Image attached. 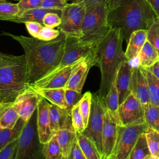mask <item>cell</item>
Listing matches in <instances>:
<instances>
[{
    "label": "cell",
    "mask_w": 159,
    "mask_h": 159,
    "mask_svg": "<svg viewBox=\"0 0 159 159\" xmlns=\"http://www.w3.org/2000/svg\"><path fill=\"white\" fill-rule=\"evenodd\" d=\"M2 34L18 42L24 49L30 84L49 74L60 65L66 38L61 32L57 39L50 41L9 32H2Z\"/></svg>",
    "instance_id": "obj_1"
},
{
    "label": "cell",
    "mask_w": 159,
    "mask_h": 159,
    "mask_svg": "<svg viewBox=\"0 0 159 159\" xmlns=\"http://www.w3.org/2000/svg\"><path fill=\"white\" fill-rule=\"evenodd\" d=\"M71 117L72 125L76 132L82 133L85 129V126L83 118L80 111L78 104L74 106L71 109Z\"/></svg>",
    "instance_id": "obj_37"
},
{
    "label": "cell",
    "mask_w": 159,
    "mask_h": 159,
    "mask_svg": "<svg viewBox=\"0 0 159 159\" xmlns=\"http://www.w3.org/2000/svg\"><path fill=\"white\" fill-rule=\"evenodd\" d=\"M59 143L62 155L66 158L68 156L72 145L76 139V132L74 129H63L55 135Z\"/></svg>",
    "instance_id": "obj_23"
},
{
    "label": "cell",
    "mask_w": 159,
    "mask_h": 159,
    "mask_svg": "<svg viewBox=\"0 0 159 159\" xmlns=\"http://www.w3.org/2000/svg\"><path fill=\"white\" fill-rule=\"evenodd\" d=\"M19 15L17 4L7 2H0V20H8Z\"/></svg>",
    "instance_id": "obj_36"
},
{
    "label": "cell",
    "mask_w": 159,
    "mask_h": 159,
    "mask_svg": "<svg viewBox=\"0 0 159 159\" xmlns=\"http://www.w3.org/2000/svg\"><path fill=\"white\" fill-rule=\"evenodd\" d=\"M48 12H54L59 14H61V10L49 9L43 7H38L24 12L20 16L9 19L7 21H11L16 23H25L27 22H37L43 25V19Z\"/></svg>",
    "instance_id": "obj_21"
},
{
    "label": "cell",
    "mask_w": 159,
    "mask_h": 159,
    "mask_svg": "<svg viewBox=\"0 0 159 159\" xmlns=\"http://www.w3.org/2000/svg\"><path fill=\"white\" fill-rule=\"evenodd\" d=\"M107 159H112V158H111V157H109V158H107Z\"/></svg>",
    "instance_id": "obj_53"
},
{
    "label": "cell",
    "mask_w": 159,
    "mask_h": 159,
    "mask_svg": "<svg viewBox=\"0 0 159 159\" xmlns=\"http://www.w3.org/2000/svg\"><path fill=\"white\" fill-rule=\"evenodd\" d=\"M42 98L37 91L30 86L16 98L14 101V106L19 117L25 122H27L36 111Z\"/></svg>",
    "instance_id": "obj_12"
},
{
    "label": "cell",
    "mask_w": 159,
    "mask_h": 159,
    "mask_svg": "<svg viewBox=\"0 0 159 159\" xmlns=\"http://www.w3.org/2000/svg\"><path fill=\"white\" fill-rule=\"evenodd\" d=\"M145 134L150 153L159 157V132L150 127H147Z\"/></svg>",
    "instance_id": "obj_33"
},
{
    "label": "cell",
    "mask_w": 159,
    "mask_h": 159,
    "mask_svg": "<svg viewBox=\"0 0 159 159\" xmlns=\"http://www.w3.org/2000/svg\"><path fill=\"white\" fill-rule=\"evenodd\" d=\"M65 1L67 2V1H70V0H65Z\"/></svg>",
    "instance_id": "obj_54"
},
{
    "label": "cell",
    "mask_w": 159,
    "mask_h": 159,
    "mask_svg": "<svg viewBox=\"0 0 159 159\" xmlns=\"http://www.w3.org/2000/svg\"><path fill=\"white\" fill-rule=\"evenodd\" d=\"M156 16L159 19V0H145Z\"/></svg>",
    "instance_id": "obj_47"
},
{
    "label": "cell",
    "mask_w": 159,
    "mask_h": 159,
    "mask_svg": "<svg viewBox=\"0 0 159 159\" xmlns=\"http://www.w3.org/2000/svg\"><path fill=\"white\" fill-rule=\"evenodd\" d=\"M104 102L106 110L119 122V95L117 88L115 85V81L112 84L110 89L105 98Z\"/></svg>",
    "instance_id": "obj_29"
},
{
    "label": "cell",
    "mask_w": 159,
    "mask_h": 159,
    "mask_svg": "<svg viewBox=\"0 0 159 159\" xmlns=\"http://www.w3.org/2000/svg\"><path fill=\"white\" fill-rule=\"evenodd\" d=\"M144 120L148 127L159 132V106L148 104L143 106Z\"/></svg>",
    "instance_id": "obj_31"
},
{
    "label": "cell",
    "mask_w": 159,
    "mask_h": 159,
    "mask_svg": "<svg viewBox=\"0 0 159 159\" xmlns=\"http://www.w3.org/2000/svg\"><path fill=\"white\" fill-rule=\"evenodd\" d=\"M37 129V110L25 124L17 140L14 159H45Z\"/></svg>",
    "instance_id": "obj_6"
},
{
    "label": "cell",
    "mask_w": 159,
    "mask_h": 159,
    "mask_svg": "<svg viewBox=\"0 0 159 159\" xmlns=\"http://www.w3.org/2000/svg\"><path fill=\"white\" fill-rule=\"evenodd\" d=\"M145 69L148 70L154 76H155L158 79H159V59L152 66Z\"/></svg>",
    "instance_id": "obj_48"
},
{
    "label": "cell",
    "mask_w": 159,
    "mask_h": 159,
    "mask_svg": "<svg viewBox=\"0 0 159 159\" xmlns=\"http://www.w3.org/2000/svg\"><path fill=\"white\" fill-rule=\"evenodd\" d=\"M130 89V93L140 101L143 106L150 104L146 80L139 65L132 66Z\"/></svg>",
    "instance_id": "obj_19"
},
{
    "label": "cell",
    "mask_w": 159,
    "mask_h": 159,
    "mask_svg": "<svg viewBox=\"0 0 159 159\" xmlns=\"http://www.w3.org/2000/svg\"><path fill=\"white\" fill-rule=\"evenodd\" d=\"M20 118L14 102H0V128H12Z\"/></svg>",
    "instance_id": "obj_22"
},
{
    "label": "cell",
    "mask_w": 159,
    "mask_h": 159,
    "mask_svg": "<svg viewBox=\"0 0 159 159\" xmlns=\"http://www.w3.org/2000/svg\"><path fill=\"white\" fill-rule=\"evenodd\" d=\"M6 55V53H2V52H0V59H1L2 57H4Z\"/></svg>",
    "instance_id": "obj_51"
},
{
    "label": "cell",
    "mask_w": 159,
    "mask_h": 159,
    "mask_svg": "<svg viewBox=\"0 0 159 159\" xmlns=\"http://www.w3.org/2000/svg\"><path fill=\"white\" fill-rule=\"evenodd\" d=\"M146 40L147 30H137L132 33L125 52V56L127 61H130L138 57L139 53Z\"/></svg>",
    "instance_id": "obj_20"
},
{
    "label": "cell",
    "mask_w": 159,
    "mask_h": 159,
    "mask_svg": "<svg viewBox=\"0 0 159 159\" xmlns=\"http://www.w3.org/2000/svg\"><path fill=\"white\" fill-rule=\"evenodd\" d=\"M120 0H109L108 1V11L112 10L117 7Z\"/></svg>",
    "instance_id": "obj_49"
},
{
    "label": "cell",
    "mask_w": 159,
    "mask_h": 159,
    "mask_svg": "<svg viewBox=\"0 0 159 159\" xmlns=\"http://www.w3.org/2000/svg\"><path fill=\"white\" fill-rule=\"evenodd\" d=\"M43 98L61 108H66L65 93V88H52V89H35Z\"/></svg>",
    "instance_id": "obj_27"
},
{
    "label": "cell",
    "mask_w": 159,
    "mask_h": 159,
    "mask_svg": "<svg viewBox=\"0 0 159 159\" xmlns=\"http://www.w3.org/2000/svg\"><path fill=\"white\" fill-rule=\"evenodd\" d=\"M119 124L126 125L144 119L143 106L140 101L132 93L119 104Z\"/></svg>",
    "instance_id": "obj_13"
},
{
    "label": "cell",
    "mask_w": 159,
    "mask_h": 159,
    "mask_svg": "<svg viewBox=\"0 0 159 159\" xmlns=\"http://www.w3.org/2000/svg\"><path fill=\"white\" fill-rule=\"evenodd\" d=\"M108 6L101 2L86 8L83 19L80 40L98 47L111 30L107 20Z\"/></svg>",
    "instance_id": "obj_5"
},
{
    "label": "cell",
    "mask_w": 159,
    "mask_h": 159,
    "mask_svg": "<svg viewBox=\"0 0 159 159\" xmlns=\"http://www.w3.org/2000/svg\"><path fill=\"white\" fill-rule=\"evenodd\" d=\"M106 106L104 99L98 93L92 94V102L87 126L82 134L96 145L101 157L102 155V132L104 122Z\"/></svg>",
    "instance_id": "obj_8"
},
{
    "label": "cell",
    "mask_w": 159,
    "mask_h": 159,
    "mask_svg": "<svg viewBox=\"0 0 159 159\" xmlns=\"http://www.w3.org/2000/svg\"><path fill=\"white\" fill-rule=\"evenodd\" d=\"M86 57H98V47L83 42L78 37H66L61 62L55 70L72 65Z\"/></svg>",
    "instance_id": "obj_10"
},
{
    "label": "cell",
    "mask_w": 159,
    "mask_h": 159,
    "mask_svg": "<svg viewBox=\"0 0 159 159\" xmlns=\"http://www.w3.org/2000/svg\"><path fill=\"white\" fill-rule=\"evenodd\" d=\"M60 23V16L57 13L48 12L43 19V25L45 27L53 28L59 26Z\"/></svg>",
    "instance_id": "obj_41"
},
{
    "label": "cell",
    "mask_w": 159,
    "mask_h": 159,
    "mask_svg": "<svg viewBox=\"0 0 159 159\" xmlns=\"http://www.w3.org/2000/svg\"><path fill=\"white\" fill-rule=\"evenodd\" d=\"M150 154L144 132L138 137L127 159H144Z\"/></svg>",
    "instance_id": "obj_30"
},
{
    "label": "cell",
    "mask_w": 159,
    "mask_h": 159,
    "mask_svg": "<svg viewBox=\"0 0 159 159\" xmlns=\"http://www.w3.org/2000/svg\"><path fill=\"white\" fill-rule=\"evenodd\" d=\"M66 159H86L78 145L77 139H76L73 142L70 153Z\"/></svg>",
    "instance_id": "obj_45"
},
{
    "label": "cell",
    "mask_w": 159,
    "mask_h": 159,
    "mask_svg": "<svg viewBox=\"0 0 159 159\" xmlns=\"http://www.w3.org/2000/svg\"><path fill=\"white\" fill-rule=\"evenodd\" d=\"M119 125V122L106 109L102 132V159H107L112 153L117 140Z\"/></svg>",
    "instance_id": "obj_14"
},
{
    "label": "cell",
    "mask_w": 159,
    "mask_h": 159,
    "mask_svg": "<svg viewBox=\"0 0 159 159\" xmlns=\"http://www.w3.org/2000/svg\"><path fill=\"white\" fill-rule=\"evenodd\" d=\"M60 159H66V158L65 157H63V156H62V157L60 158Z\"/></svg>",
    "instance_id": "obj_52"
},
{
    "label": "cell",
    "mask_w": 159,
    "mask_h": 159,
    "mask_svg": "<svg viewBox=\"0 0 159 159\" xmlns=\"http://www.w3.org/2000/svg\"><path fill=\"white\" fill-rule=\"evenodd\" d=\"M108 1L109 0H73L72 2H75V3L81 2L86 7V8H88L95 4L101 3V2H106L108 4Z\"/></svg>",
    "instance_id": "obj_46"
},
{
    "label": "cell",
    "mask_w": 159,
    "mask_h": 159,
    "mask_svg": "<svg viewBox=\"0 0 159 159\" xmlns=\"http://www.w3.org/2000/svg\"><path fill=\"white\" fill-rule=\"evenodd\" d=\"M78 145L86 159H102V157L94 143L82 133L76 132Z\"/></svg>",
    "instance_id": "obj_28"
},
{
    "label": "cell",
    "mask_w": 159,
    "mask_h": 159,
    "mask_svg": "<svg viewBox=\"0 0 159 159\" xmlns=\"http://www.w3.org/2000/svg\"><path fill=\"white\" fill-rule=\"evenodd\" d=\"M0 1H5V0H0Z\"/></svg>",
    "instance_id": "obj_55"
},
{
    "label": "cell",
    "mask_w": 159,
    "mask_h": 159,
    "mask_svg": "<svg viewBox=\"0 0 159 159\" xmlns=\"http://www.w3.org/2000/svg\"><path fill=\"white\" fill-rule=\"evenodd\" d=\"M155 17L156 15L145 0H120L117 7L108 11L107 14L111 29H120L127 44L132 32L147 30Z\"/></svg>",
    "instance_id": "obj_2"
},
{
    "label": "cell",
    "mask_w": 159,
    "mask_h": 159,
    "mask_svg": "<svg viewBox=\"0 0 159 159\" xmlns=\"http://www.w3.org/2000/svg\"><path fill=\"white\" fill-rule=\"evenodd\" d=\"M67 4L65 0H43L41 4V7L49 9L62 10Z\"/></svg>",
    "instance_id": "obj_43"
},
{
    "label": "cell",
    "mask_w": 159,
    "mask_h": 159,
    "mask_svg": "<svg viewBox=\"0 0 159 159\" xmlns=\"http://www.w3.org/2000/svg\"><path fill=\"white\" fill-rule=\"evenodd\" d=\"M26 122L19 118L12 128H0V150L11 142L17 140Z\"/></svg>",
    "instance_id": "obj_24"
},
{
    "label": "cell",
    "mask_w": 159,
    "mask_h": 159,
    "mask_svg": "<svg viewBox=\"0 0 159 159\" xmlns=\"http://www.w3.org/2000/svg\"><path fill=\"white\" fill-rule=\"evenodd\" d=\"M86 7L81 2H71L61 10L60 31L66 37L80 38Z\"/></svg>",
    "instance_id": "obj_9"
},
{
    "label": "cell",
    "mask_w": 159,
    "mask_h": 159,
    "mask_svg": "<svg viewBox=\"0 0 159 159\" xmlns=\"http://www.w3.org/2000/svg\"><path fill=\"white\" fill-rule=\"evenodd\" d=\"M49 116L51 130L53 135L63 129H73L71 114L66 108L50 104Z\"/></svg>",
    "instance_id": "obj_17"
},
{
    "label": "cell",
    "mask_w": 159,
    "mask_h": 159,
    "mask_svg": "<svg viewBox=\"0 0 159 159\" xmlns=\"http://www.w3.org/2000/svg\"><path fill=\"white\" fill-rule=\"evenodd\" d=\"M137 58H139V65L147 68L152 66L159 59V55L153 45L147 40Z\"/></svg>",
    "instance_id": "obj_26"
},
{
    "label": "cell",
    "mask_w": 159,
    "mask_h": 159,
    "mask_svg": "<svg viewBox=\"0 0 159 159\" xmlns=\"http://www.w3.org/2000/svg\"><path fill=\"white\" fill-rule=\"evenodd\" d=\"M144 119L126 125H119L116 145L111 158L127 159L139 135L147 128Z\"/></svg>",
    "instance_id": "obj_7"
},
{
    "label": "cell",
    "mask_w": 159,
    "mask_h": 159,
    "mask_svg": "<svg viewBox=\"0 0 159 159\" xmlns=\"http://www.w3.org/2000/svg\"><path fill=\"white\" fill-rule=\"evenodd\" d=\"M42 152L45 159H60L63 156L55 135L47 143L43 144Z\"/></svg>",
    "instance_id": "obj_32"
},
{
    "label": "cell",
    "mask_w": 159,
    "mask_h": 159,
    "mask_svg": "<svg viewBox=\"0 0 159 159\" xmlns=\"http://www.w3.org/2000/svg\"><path fill=\"white\" fill-rule=\"evenodd\" d=\"M139 67L146 80L150 103L159 106V79L148 70Z\"/></svg>",
    "instance_id": "obj_25"
},
{
    "label": "cell",
    "mask_w": 159,
    "mask_h": 159,
    "mask_svg": "<svg viewBox=\"0 0 159 159\" xmlns=\"http://www.w3.org/2000/svg\"><path fill=\"white\" fill-rule=\"evenodd\" d=\"M50 103L43 98L40 100L37 107V129L40 142L43 144L53 136L50 128L49 116Z\"/></svg>",
    "instance_id": "obj_16"
},
{
    "label": "cell",
    "mask_w": 159,
    "mask_h": 159,
    "mask_svg": "<svg viewBox=\"0 0 159 159\" xmlns=\"http://www.w3.org/2000/svg\"><path fill=\"white\" fill-rule=\"evenodd\" d=\"M147 40L153 45L159 55V19H154L147 30Z\"/></svg>",
    "instance_id": "obj_34"
},
{
    "label": "cell",
    "mask_w": 159,
    "mask_h": 159,
    "mask_svg": "<svg viewBox=\"0 0 159 159\" xmlns=\"http://www.w3.org/2000/svg\"><path fill=\"white\" fill-rule=\"evenodd\" d=\"M144 159H159V157L150 154V155L147 156Z\"/></svg>",
    "instance_id": "obj_50"
},
{
    "label": "cell",
    "mask_w": 159,
    "mask_h": 159,
    "mask_svg": "<svg viewBox=\"0 0 159 159\" xmlns=\"http://www.w3.org/2000/svg\"><path fill=\"white\" fill-rule=\"evenodd\" d=\"M43 0H19L17 4L19 8V15L20 16L24 12L41 7Z\"/></svg>",
    "instance_id": "obj_39"
},
{
    "label": "cell",
    "mask_w": 159,
    "mask_h": 159,
    "mask_svg": "<svg viewBox=\"0 0 159 159\" xmlns=\"http://www.w3.org/2000/svg\"><path fill=\"white\" fill-rule=\"evenodd\" d=\"M132 66L125 60L120 66L116 79L115 85L117 88L119 104H121L131 93L130 89Z\"/></svg>",
    "instance_id": "obj_18"
},
{
    "label": "cell",
    "mask_w": 159,
    "mask_h": 159,
    "mask_svg": "<svg viewBox=\"0 0 159 159\" xmlns=\"http://www.w3.org/2000/svg\"><path fill=\"white\" fill-rule=\"evenodd\" d=\"M17 140H14L0 150V159H14Z\"/></svg>",
    "instance_id": "obj_42"
},
{
    "label": "cell",
    "mask_w": 159,
    "mask_h": 159,
    "mask_svg": "<svg viewBox=\"0 0 159 159\" xmlns=\"http://www.w3.org/2000/svg\"><path fill=\"white\" fill-rule=\"evenodd\" d=\"M91 102H92V93L89 91L86 92L84 94H83L81 99L78 102L80 111L83 118L85 128L87 126L89 114H90Z\"/></svg>",
    "instance_id": "obj_35"
},
{
    "label": "cell",
    "mask_w": 159,
    "mask_h": 159,
    "mask_svg": "<svg viewBox=\"0 0 159 159\" xmlns=\"http://www.w3.org/2000/svg\"><path fill=\"white\" fill-rule=\"evenodd\" d=\"M98 61V57L84 58L73 71L65 88L73 89L79 93H81L90 68L93 66H97Z\"/></svg>",
    "instance_id": "obj_15"
},
{
    "label": "cell",
    "mask_w": 159,
    "mask_h": 159,
    "mask_svg": "<svg viewBox=\"0 0 159 159\" xmlns=\"http://www.w3.org/2000/svg\"><path fill=\"white\" fill-rule=\"evenodd\" d=\"M84 58L72 65L55 70L34 83L29 84V86L34 89L65 88L73 71Z\"/></svg>",
    "instance_id": "obj_11"
},
{
    "label": "cell",
    "mask_w": 159,
    "mask_h": 159,
    "mask_svg": "<svg viewBox=\"0 0 159 159\" xmlns=\"http://www.w3.org/2000/svg\"><path fill=\"white\" fill-rule=\"evenodd\" d=\"M29 34L34 38H37L40 31L44 27L43 25L37 22H27L24 23Z\"/></svg>",
    "instance_id": "obj_44"
},
{
    "label": "cell",
    "mask_w": 159,
    "mask_h": 159,
    "mask_svg": "<svg viewBox=\"0 0 159 159\" xmlns=\"http://www.w3.org/2000/svg\"><path fill=\"white\" fill-rule=\"evenodd\" d=\"M83 94L81 93H79L76 91L70 89H65V100L66 106V109L69 111L70 114L73 107L78 104Z\"/></svg>",
    "instance_id": "obj_38"
},
{
    "label": "cell",
    "mask_w": 159,
    "mask_h": 159,
    "mask_svg": "<svg viewBox=\"0 0 159 159\" xmlns=\"http://www.w3.org/2000/svg\"><path fill=\"white\" fill-rule=\"evenodd\" d=\"M29 84L24 55L0 59V102H14Z\"/></svg>",
    "instance_id": "obj_4"
},
{
    "label": "cell",
    "mask_w": 159,
    "mask_h": 159,
    "mask_svg": "<svg viewBox=\"0 0 159 159\" xmlns=\"http://www.w3.org/2000/svg\"><path fill=\"white\" fill-rule=\"evenodd\" d=\"M124 37L119 28H112L98 46V66L101 79L98 94L104 98L115 81L122 63L127 60L122 49Z\"/></svg>",
    "instance_id": "obj_3"
},
{
    "label": "cell",
    "mask_w": 159,
    "mask_h": 159,
    "mask_svg": "<svg viewBox=\"0 0 159 159\" xmlns=\"http://www.w3.org/2000/svg\"><path fill=\"white\" fill-rule=\"evenodd\" d=\"M60 34V30L44 26L40 31L37 39L44 41H50L57 39L59 36Z\"/></svg>",
    "instance_id": "obj_40"
}]
</instances>
